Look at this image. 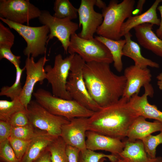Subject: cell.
I'll return each mask as SVG.
<instances>
[{"label": "cell", "mask_w": 162, "mask_h": 162, "mask_svg": "<svg viewBox=\"0 0 162 162\" xmlns=\"http://www.w3.org/2000/svg\"><path fill=\"white\" fill-rule=\"evenodd\" d=\"M33 95L36 101L49 112L69 121L76 118H89L94 112L73 100L55 96L43 89H38Z\"/></svg>", "instance_id": "277c9868"}, {"label": "cell", "mask_w": 162, "mask_h": 162, "mask_svg": "<svg viewBox=\"0 0 162 162\" xmlns=\"http://www.w3.org/2000/svg\"><path fill=\"white\" fill-rule=\"evenodd\" d=\"M124 75L126 82L122 97L129 100L134 94H138L142 87L150 84L152 75L148 68H142L135 65L126 68Z\"/></svg>", "instance_id": "9a60e30c"}, {"label": "cell", "mask_w": 162, "mask_h": 162, "mask_svg": "<svg viewBox=\"0 0 162 162\" xmlns=\"http://www.w3.org/2000/svg\"><path fill=\"white\" fill-rule=\"evenodd\" d=\"M66 152L69 162H78L80 150L72 146L67 145Z\"/></svg>", "instance_id": "74e56055"}, {"label": "cell", "mask_w": 162, "mask_h": 162, "mask_svg": "<svg viewBox=\"0 0 162 162\" xmlns=\"http://www.w3.org/2000/svg\"><path fill=\"white\" fill-rule=\"evenodd\" d=\"M107 158L111 162H118L119 159L112 154L98 153L86 149L81 151L78 162H99L103 158Z\"/></svg>", "instance_id": "f546056e"}, {"label": "cell", "mask_w": 162, "mask_h": 162, "mask_svg": "<svg viewBox=\"0 0 162 162\" xmlns=\"http://www.w3.org/2000/svg\"><path fill=\"white\" fill-rule=\"evenodd\" d=\"M144 117L139 116L134 120L128 132L127 140L134 141L141 140L152 133L162 132V123L157 120L153 122L146 120Z\"/></svg>", "instance_id": "ffe728a7"}, {"label": "cell", "mask_w": 162, "mask_h": 162, "mask_svg": "<svg viewBox=\"0 0 162 162\" xmlns=\"http://www.w3.org/2000/svg\"><path fill=\"white\" fill-rule=\"evenodd\" d=\"M82 72L89 95L100 108L113 104L122 97L126 79L124 75L114 73L110 64L95 62L85 63Z\"/></svg>", "instance_id": "6da1fadb"}, {"label": "cell", "mask_w": 162, "mask_h": 162, "mask_svg": "<svg viewBox=\"0 0 162 162\" xmlns=\"http://www.w3.org/2000/svg\"><path fill=\"white\" fill-rule=\"evenodd\" d=\"M153 25L145 23L135 27V36L142 46L162 57V39L153 31Z\"/></svg>", "instance_id": "ac0fdd59"}, {"label": "cell", "mask_w": 162, "mask_h": 162, "mask_svg": "<svg viewBox=\"0 0 162 162\" xmlns=\"http://www.w3.org/2000/svg\"><path fill=\"white\" fill-rule=\"evenodd\" d=\"M161 39H162V38H161Z\"/></svg>", "instance_id": "bcb514c9"}, {"label": "cell", "mask_w": 162, "mask_h": 162, "mask_svg": "<svg viewBox=\"0 0 162 162\" xmlns=\"http://www.w3.org/2000/svg\"><path fill=\"white\" fill-rule=\"evenodd\" d=\"M144 87V94L141 96L137 94L133 95L129 100L130 104L140 116L162 123V112L155 105L149 104L148 100V96L152 97L153 96L154 91L152 85L149 84Z\"/></svg>", "instance_id": "e0dca14e"}, {"label": "cell", "mask_w": 162, "mask_h": 162, "mask_svg": "<svg viewBox=\"0 0 162 162\" xmlns=\"http://www.w3.org/2000/svg\"><path fill=\"white\" fill-rule=\"evenodd\" d=\"M42 11L28 0H1L0 17L17 23L28 24L40 16Z\"/></svg>", "instance_id": "30bf717a"}, {"label": "cell", "mask_w": 162, "mask_h": 162, "mask_svg": "<svg viewBox=\"0 0 162 162\" xmlns=\"http://www.w3.org/2000/svg\"><path fill=\"white\" fill-rule=\"evenodd\" d=\"M12 126L8 122L0 120V143L10 136Z\"/></svg>", "instance_id": "8d00e7d4"}, {"label": "cell", "mask_w": 162, "mask_h": 162, "mask_svg": "<svg viewBox=\"0 0 162 162\" xmlns=\"http://www.w3.org/2000/svg\"><path fill=\"white\" fill-rule=\"evenodd\" d=\"M157 84L160 90L162 91V72L156 77Z\"/></svg>", "instance_id": "7bdbcfd3"}, {"label": "cell", "mask_w": 162, "mask_h": 162, "mask_svg": "<svg viewBox=\"0 0 162 162\" xmlns=\"http://www.w3.org/2000/svg\"><path fill=\"white\" fill-rule=\"evenodd\" d=\"M141 140L148 157L152 159L155 158L157 147L160 144H162V132L156 135L150 134Z\"/></svg>", "instance_id": "4dcf8cb0"}, {"label": "cell", "mask_w": 162, "mask_h": 162, "mask_svg": "<svg viewBox=\"0 0 162 162\" xmlns=\"http://www.w3.org/2000/svg\"><path fill=\"white\" fill-rule=\"evenodd\" d=\"M66 146L60 136L51 143L48 150L50 153L52 162H69L66 152Z\"/></svg>", "instance_id": "83f0119b"}, {"label": "cell", "mask_w": 162, "mask_h": 162, "mask_svg": "<svg viewBox=\"0 0 162 162\" xmlns=\"http://www.w3.org/2000/svg\"><path fill=\"white\" fill-rule=\"evenodd\" d=\"M16 70V76L14 82L10 86H4L1 89L0 96H5L10 98L11 100L19 98L22 90L21 83L22 73L25 70L24 67L20 68L19 65L15 66Z\"/></svg>", "instance_id": "4316f807"}, {"label": "cell", "mask_w": 162, "mask_h": 162, "mask_svg": "<svg viewBox=\"0 0 162 162\" xmlns=\"http://www.w3.org/2000/svg\"><path fill=\"white\" fill-rule=\"evenodd\" d=\"M105 160H106V159L105 158H103L100 160L99 162H104ZM118 162H126L124 160L120 158L118 159Z\"/></svg>", "instance_id": "ee69618b"}, {"label": "cell", "mask_w": 162, "mask_h": 162, "mask_svg": "<svg viewBox=\"0 0 162 162\" xmlns=\"http://www.w3.org/2000/svg\"><path fill=\"white\" fill-rule=\"evenodd\" d=\"M139 116L129 100L122 97L88 118V130L122 140L127 137L130 126Z\"/></svg>", "instance_id": "7a4b0ae2"}, {"label": "cell", "mask_w": 162, "mask_h": 162, "mask_svg": "<svg viewBox=\"0 0 162 162\" xmlns=\"http://www.w3.org/2000/svg\"><path fill=\"white\" fill-rule=\"evenodd\" d=\"M135 3L134 0H124L120 3L117 0H111L102 10L103 20L97 34L113 40L121 39V27L125 20L132 16Z\"/></svg>", "instance_id": "3957f363"}, {"label": "cell", "mask_w": 162, "mask_h": 162, "mask_svg": "<svg viewBox=\"0 0 162 162\" xmlns=\"http://www.w3.org/2000/svg\"><path fill=\"white\" fill-rule=\"evenodd\" d=\"M68 52L79 55L86 63L92 62L110 64L113 62L111 54L107 47L95 38L86 40L76 33L70 37Z\"/></svg>", "instance_id": "52a82bcc"}, {"label": "cell", "mask_w": 162, "mask_h": 162, "mask_svg": "<svg viewBox=\"0 0 162 162\" xmlns=\"http://www.w3.org/2000/svg\"><path fill=\"white\" fill-rule=\"evenodd\" d=\"M14 38L9 28L0 22V46L11 48L14 44Z\"/></svg>", "instance_id": "836d02e7"}, {"label": "cell", "mask_w": 162, "mask_h": 162, "mask_svg": "<svg viewBox=\"0 0 162 162\" xmlns=\"http://www.w3.org/2000/svg\"><path fill=\"white\" fill-rule=\"evenodd\" d=\"M85 62L75 54L72 61L66 88L72 100L94 112L100 108L92 99L86 87L83 75Z\"/></svg>", "instance_id": "5b68a950"}, {"label": "cell", "mask_w": 162, "mask_h": 162, "mask_svg": "<svg viewBox=\"0 0 162 162\" xmlns=\"http://www.w3.org/2000/svg\"><path fill=\"white\" fill-rule=\"evenodd\" d=\"M40 23L47 26L50 32L47 44L54 37L62 44L64 51L67 53L71 35L76 33L79 26L76 23L68 19H59L51 15L47 11H43L38 18Z\"/></svg>", "instance_id": "8fae6325"}, {"label": "cell", "mask_w": 162, "mask_h": 162, "mask_svg": "<svg viewBox=\"0 0 162 162\" xmlns=\"http://www.w3.org/2000/svg\"><path fill=\"white\" fill-rule=\"evenodd\" d=\"M124 147L120 154V159L126 162H154L158 157L152 159L148 156L141 140L134 141L124 140Z\"/></svg>", "instance_id": "7402d4cb"}, {"label": "cell", "mask_w": 162, "mask_h": 162, "mask_svg": "<svg viewBox=\"0 0 162 162\" xmlns=\"http://www.w3.org/2000/svg\"><path fill=\"white\" fill-rule=\"evenodd\" d=\"M75 54L63 59L60 54L55 57L53 67L48 65L45 67L46 79L51 86L52 95L66 100H72L67 91L66 84Z\"/></svg>", "instance_id": "9c48e42d"}, {"label": "cell", "mask_w": 162, "mask_h": 162, "mask_svg": "<svg viewBox=\"0 0 162 162\" xmlns=\"http://www.w3.org/2000/svg\"><path fill=\"white\" fill-rule=\"evenodd\" d=\"M57 137L41 131L31 141L20 162H33L46 150Z\"/></svg>", "instance_id": "44dd1931"}, {"label": "cell", "mask_w": 162, "mask_h": 162, "mask_svg": "<svg viewBox=\"0 0 162 162\" xmlns=\"http://www.w3.org/2000/svg\"><path fill=\"white\" fill-rule=\"evenodd\" d=\"M162 0H156L151 6L145 12L134 16H131L122 24L120 31L121 37L130 32L135 27L145 23L159 26L160 20L158 17L156 10Z\"/></svg>", "instance_id": "d6986e66"}, {"label": "cell", "mask_w": 162, "mask_h": 162, "mask_svg": "<svg viewBox=\"0 0 162 162\" xmlns=\"http://www.w3.org/2000/svg\"><path fill=\"white\" fill-rule=\"evenodd\" d=\"M8 122L12 127H22L30 124L26 110L21 111L14 114Z\"/></svg>", "instance_id": "e575fe53"}, {"label": "cell", "mask_w": 162, "mask_h": 162, "mask_svg": "<svg viewBox=\"0 0 162 162\" xmlns=\"http://www.w3.org/2000/svg\"><path fill=\"white\" fill-rule=\"evenodd\" d=\"M0 159L2 162H20L8 139L0 143Z\"/></svg>", "instance_id": "d6a6232c"}, {"label": "cell", "mask_w": 162, "mask_h": 162, "mask_svg": "<svg viewBox=\"0 0 162 162\" xmlns=\"http://www.w3.org/2000/svg\"><path fill=\"white\" fill-rule=\"evenodd\" d=\"M48 61L49 59L46 58V55L36 62H34V58L32 56L27 57L26 59L24 67L26 71V79L19 98L26 110L31 101L35 84L38 82L42 84L44 80L46 79L44 65Z\"/></svg>", "instance_id": "7c38bea8"}, {"label": "cell", "mask_w": 162, "mask_h": 162, "mask_svg": "<svg viewBox=\"0 0 162 162\" xmlns=\"http://www.w3.org/2000/svg\"><path fill=\"white\" fill-rule=\"evenodd\" d=\"M95 2V0H81L78 9L79 26H82V30L78 35L85 39L93 38L94 34L103 21L102 14L94 9Z\"/></svg>", "instance_id": "4fadbf2b"}, {"label": "cell", "mask_w": 162, "mask_h": 162, "mask_svg": "<svg viewBox=\"0 0 162 162\" xmlns=\"http://www.w3.org/2000/svg\"><path fill=\"white\" fill-rule=\"evenodd\" d=\"M86 149L94 151L104 150L110 152L118 159L125 146L124 141L90 130L86 133Z\"/></svg>", "instance_id": "2e32d148"}, {"label": "cell", "mask_w": 162, "mask_h": 162, "mask_svg": "<svg viewBox=\"0 0 162 162\" xmlns=\"http://www.w3.org/2000/svg\"><path fill=\"white\" fill-rule=\"evenodd\" d=\"M95 38L103 43L108 48L112 56L114 68L118 72H121L123 68L122 52L126 43L125 39L115 40L100 36H96Z\"/></svg>", "instance_id": "cb8c5ba5"}, {"label": "cell", "mask_w": 162, "mask_h": 162, "mask_svg": "<svg viewBox=\"0 0 162 162\" xmlns=\"http://www.w3.org/2000/svg\"><path fill=\"white\" fill-rule=\"evenodd\" d=\"M11 48L4 46H0V59L5 58L8 60L14 66L20 65L21 56L14 55L12 52Z\"/></svg>", "instance_id": "d590c367"}, {"label": "cell", "mask_w": 162, "mask_h": 162, "mask_svg": "<svg viewBox=\"0 0 162 162\" xmlns=\"http://www.w3.org/2000/svg\"><path fill=\"white\" fill-rule=\"evenodd\" d=\"M88 118H74L62 126L60 136L67 145L75 147L80 151L86 149V133L88 130Z\"/></svg>", "instance_id": "5bb4252c"}, {"label": "cell", "mask_w": 162, "mask_h": 162, "mask_svg": "<svg viewBox=\"0 0 162 162\" xmlns=\"http://www.w3.org/2000/svg\"><path fill=\"white\" fill-rule=\"evenodd\" d=\"M26 110L19 98L11 101L0 100V120L8 122L11 117L16 113Z\"/></svg>", "instance_id": "484cf974"}, {"label": "cell", "mask_w": 162, "mask_h": 162, "mask_svg": "<svg viewBox=\"0 0 162 162\" xmlns=\"http://www.w3.org/2000/svg\"><path fill=\"white\" fill-rule=\"evenodd\" d=\"M95 5L100 9H102V10L107 6L106 3L101 0H95Z\"/></svg>", "instance_id": "b9f144b4"}, {"label": "cell", "mask_w": 162, "mask_h": 162, "mask_svg": "<svg viewBox=\"0 0 162 162\" xmlns=\"http://www.w3.org/2000/svg\"><path fill=\"white\" fill-rule=\"evenodd\" d=\"M41 131L37 130V128L30 123L22 127H12L10 136L22 140H31Z\"/></svg>", "instance_id": "f1b7e54d"}, {"label": "cell", "mask_w": 162, "mask_h": 162, "mask_svg": "<svg viewBox=\"0 0 162 162\" xmlns=\"http://www.w3.org/2000/svg\"><path fill=\"white\" fill-rule=\"evenodd\" d=\"M0 20L11 28L16 31L27 43L23 53L27 57L36 58L46 54L49 33L50 30L46 25L32 27L20 24L0 17Z\"/></svg>", "instance_id": "8992f818"}, {"label": "cell", "mask_w": 162, "mask_h": 162, "mask_svg": "<svg viewBox=\"0 0 162 162\" xmlns=\"http://www.w3.org/2000/svg\"><path fill=\"white\" fill-rule=\"evenodd\" d=\"M26 112L30 123L34 127L55 137L60 136L62 126L70 122L51 113L36 100L31 101Z\"/></svg>", "instance_id": "ba28073f"}, {"label": "cell", "mask_w": 162, "mask_h": 162, "mask_svg": "<svg viewBox=\"0 0 162 162\" xmlns=\"http://www.w3.org/2000/svg\"><path fill=\"white\" fill-rule=\"evenodd\" d=\"M33 162H52L50 154L48 149Z\"/></svg>", "instance_id": "f35d334b"}, {"label": "cell", "mask_w": 162, "mask_h": 162, "mask_svg": "<svg viewBox=\"0 0 162 162\" xmlns=\"http://www.w3.org/2000/svg\"><path fill=\"white\" fill-rule=\"evenodd\" d=\"M132 36L130 32L124 35L126 43L123 49L122 55L131 58L134 62V65L139 67L145 68L149 66L158 68L160 66L158 63L142 55L139 45L131 40Z\"/></svg>", "instance_id": "603a6c76"}, {"label": "cell", "mask_w": 162, "mask_h": 162, "mask_svg": "<svg viewBox=\"0 0 162 162\" xmlns=\"http://www.w3.org/2000/svg\"><path fill=\"white\" fill-rule=\"evenodd\" d=\"M154 162H162V158L159 157L157 160Z\"/></svg>", "instance_id": "f6af8a7d"}, {"label": "cell", "mask_w": 162, "mask_h": 162, "mask_svg": "<svg viewBox=\"0 0 162 162\" xmlns=\"http://www.w3.org/2000/svg\"><path fill=\"white\" fill-rule=\"evenodd\" d=\"M8 140L16 157L20 162L32 139L26 140L10 136Z\"/></svg>", "instance_id": "1f68e13d"}, {"label": "cell", "mask_w": 162, "mask_h": 162, "mask_svg": "<svg viewBox=\"0 0 162 162\" xmlns=\"http://www.w3.org/2000/svg\"><path fill=\"white\" fill-rule=\"evenodd\" d=\"M157 9L159 11L161 15V20L159 28L156 30V33L158 37L162 38V4L158 7Z\"/></svg>", "instance_id": "ab89813d"}, {"label": "cell", "mask_w": 162, "mask_h": 162, "mask_svg": "<svg viewBox=\"0 0 162 162\" xmlns=\"http://www.w3.org/2000/svg\"><path fill=\"white\" fill-rule=\"evenodd\" d=\"M146 2L145 0H139L138 1L136 8L135 11H136L137 14H140L142 10L143 5Z\"/></svg>", "instance_id": "60d3db41"}, {"label": "cell", "mask_w": 162, "mask_h": 162, "mask_svg": "<svg viewBox=\"0 0 162 162\" xmlns=\"http://www.w3.org/2000/svg\"><path fill=\"white\" fill-rule=\"evenodd\" d=\"M53 16L59 19H68L71 20L78 17V9L68 0H56L54 3Z\"/></svg>", "instance_id": "d4e9b609"}]
</instances>
